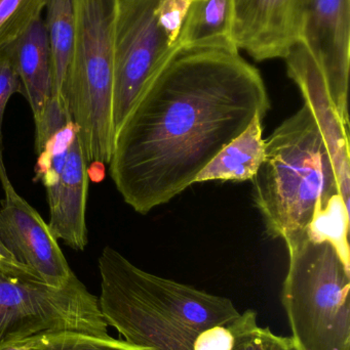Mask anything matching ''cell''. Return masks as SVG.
Listing matches in <instances>:
<instances>
[{"mask_svg": "<svg viewBox=\"0 0 350 350\" xmlns=\"http://www.w3.org/2000/svg\"><path fill=\"white\" fill-rule=\"evenodd\" d=\"M33 338H34V337H33ZM31 339L32 338L14 343V345H8V347H4V349L1 350H29Z\"/></svg>", "mask_w": 350, "mask_h": 350, "instance_id": "25", "label": "cell"}, {"mask_svg": "<svg viewBox=\"0 0 350 350\" xmlns=\"http://www.w3.org/2000/svg\"><path fill=\"white\" fill-rule=\"evenodd\" d=\"M252 180L267 234L285 243L305 237L316 206L338 193L328 148L305 105L265 139Z\"/></svg>", "mask_w": 350, "mask_h": 350, "instance_id": "3", "label": "cell"}, {"mask_svg": "<svg viewBox=\"0 0 350 350\" xmlns=\"http://www.w3.org/2000/svg\"><path fill=\"white\" fill-rule=\"evenodd\" d=\"M29 350H147L125 340L73 331L47 333L31 339Z\"/></svg>", "mask_w": 350, "mask_h": 350, "instance_id": "18", "label": "cell"}, {"mask_svg": "<svg viewBox=\"0 0 350 350\" xmlns=\"http://www.w3.org/2000/svg\"><path fill=\"white\" fill-rule=\"evenodd\" d=\"M282 290L295 350H350V267L333 245L308 234L286 243Z\"/></svg>", "mask_w": 350, "mask_h": 350, "instance_id": "5", "label": "cell"}, {"mask_svg": "<svg viewBox=\"0 0 350 350\" xmlns=\"http://www.w3.org/2000/svg\"><path fill=\"white\" fill-rule=\"evenodd\" d=\"M12 62L24 96L37 120L51 98V55L42 16L2 49Z\"/></svg>", "mask_w": 350, "mask_h": 350, "instance_id": "13", "label": "cell"}, {"mask_svg": "<svg viewBox=\"0 0 350 350\" xmlns=\"http://www.w3.org/2000/svg\"><path fill=\"white\" fill-rule=\"evenodd\" d=\"M118 0H72L75 39L64 103L90 164H109L112 121L114 29Z\"/></svg>", "mask_w": 350, "mask_h": 350, "instance_id": "4", "label": "cell"}, {"mask_svg": "<svg viewBox=\"0 0 350 350\" xmlns=\"http://www.w3.org/2000/svg\"><path fill=\"white\" fill-rule=\"evenodd\" d=\"M60 331L109 336L98 298L76 275L55 288L23 265L0 262V350Z\"/></svg>", "mask_w": 350, "mask_h": 350, "instance_id": "6", "label": "cell"}, {"mask_svg": "<svg viewBox=\"0 0 350 350\" xmlns=\"http://www.w3.org/2000/svg\"><path fill=\"white\" fill-rule=\"evenodd\" d=\"M101 314L127 342L147 350H192L197 335L240 312L229 298L158 277L106 246L98 259Z\"/></svg>", "mask_w": 350, "mask_h": 350, "instance_id": "2", "label": "cell"}, {"mask_svg": "<svg viewBox=\"0 0 350 350\" xmlns=\"http://www.w3.org/2000/svg\"><path fill=\"white\" fill-rule=\"evenodd\" d=\"M232 350H295L290 337L275 334L268 327H259L257 312L248 310L238 319Z\"/></svg>", "mask_w": 350, "mask_h": 350, "instance_id": "20", "label": "cell"}, {"mask_svg": "<svg viewBox=\"0 0 350 350\" xmlns=\"http://www.w3.org/2000/svg\"><path fill=\"white\" fill-rule=\"evenodd\" d=\"M158 1H117L112 102L114 137L142 92L181 51L158 26Z\"/></svg>", "mask_w": 350, "mask_h": 350, "instance_id": "8", "label": "cell"}, {"mask_svg": "<svg viewBox=\"0 0 350 350\" xmlns=\"http://www.w3.org/2000/svg\"><path fill=\"white\" fill-rule=\"evenodd\" d=\"M35 123L34 181L47 191L49 228L75 251L88 245V164L79 131L65 103L51 98Z\"/></svg>", "mask_w": 350, "mask_h": 350, "instance_id": "7", "label": "cell"}, {"mask_svg": "<svg viewBox=\"0 0 350 350\" xmlns=\"http://www.w3.org/2000/svg\"><path fill=\"white\" fill-rule=\"evenodd\" d=\"M0 262H10L14 263V265H20L14 260V257L10 255V253L6 250L5 247L2 244L0 241Z\"/></svg>", "mask_w": 350, "mask_h": 350, "instance_id": "24", "label": "cell"}, {"mask_svg": "<svg viewBox=\"0 0 350 350\" xmlns=\"http://www.w3.org/2000/svg\"><path fill=\"white\" fill-rule=\"evenodd\" d=\"M265 117H254L248 129L230 142L197 175L195 183L210 180L245 181L258 172L265 156L262 122Z\"/></svg>", "mask_w": 350, "mask_h": 350, "instance_id": "15", "label": "cell"}, {"mask_svg": "<svg viewBox=\"0 0 350 350\" xmlns=\"http://www.w3.org/2000/svg\"><path fill=\"white\" fill-rule=\"evenodd\" d=\"M238 317L228 324L216 325L201 331L193 342L192 350H232Z\"/></svg>", "mask_w": 350, "mask_h": 350, "instance_id": "23", "label": "cell"}, {"mask_svg": "<svg viewBox=\"0 0 350 350\" xmlns=\"http://www.w3.org/2000/svg\"><path fill=\"white\" fill-rule=\"evenodd\" d=\"M308 0H234L232 38L255 61L285 59L300 41Z\"/></svg>", "mask_w": 350, "mask_h": 350, "instance_id": "12", "label": "cell"}, {"mask_svg": "<svg viewBox=\"0 0 350 350\" xmlns=\"http://www.w3.org/2000/svg\"><path fill=\"white\" fill-rule=\"evenodd\" d=\"M300 41L320 66L337 111L349 127L350 0H308Z\"/></svg>", "mask_w": 350, "mask_h": 350, "instance_id": "10", "label": "cell"}, {"mask_svg": "<svg viewBox=\"0 0 350 350\" xmlns=\"http://www.w3.org/2000/svg\"><path fill=\"white\" fill-rule=\"evenodd\" d=\"M21 94V83L8 55L0 51V183L2 189L12 187L3 160V117L6 106L14 94Z\"/></svg>", "mask_w": 350, "mask_h": 350, "instance_id": "21", "label": "cell"}, {"mask_svg": "<svg viewBox=\"0 0 350 350\" xmlns=\"http://www.w3.org/2000/svg\"><path fill=\"white\" fill-rule=\"evenodd\" d=\"M234 0H189L179 34L181 49L238 51L232 38Z\"/></svg>", "mask_w": 350, "mask_h": 350, "instance_id": "14", "label": "cell"}, {"mask_svg": "<svg viewBox=\"0 0 350 350\" xmlns=\"http://www.w3.org/2000/svg\"><path fill=\"white\" fill-rule=\"evenodd\" d=\"M269 109L260 72L238 51L181 49L117 131L111 178L127 205L147 214L193 185L217 154Z\"/></svg>", "mask_w": 350, "mask_h": 350, "instance_id": "1", "label": "cell"}, {"mask_svg": "<svg viewBox=\"0 0 350 350\" xmlns=\"http://www.w3.org/2000/svg\"><path fill=\"white\" fill-rule=\"evenodd\" d=\"M349 207L345 205L342 197L337 193L326 203H321L316 206L308 228V238L316 242L330 243L336 249L343 262L349 267Z\"/></svg>", "mask_w": 350, "mask_h": 350, "instance_id": "17", "label": "cell"}, {"mask_svg": "<svg viewBox=\"0 0 350 350\" xmlns=\"http://www.w3.org/2000/svg\"><path fill=\"white\" fill-rule=\"evenodd\" d=\"M45 10L43 22L51 55L53 80L51 98L64 100L75 39L72 0H47Z\"/></svg>", "mask_w": 350, "mask_h": 350, "instance_id": "16", "label": "cell"}, {"mask_svg": "<svg viewBox=\"0 0 350 350\" xmlns=\"http://www.w3.org/2000/svg\"><path fill=\"white\" fill-rule=\"evenodd\" d=\"M47 0H0V51L42 16Z\"/></svg>", "mask_w": 350, "mask_h": 350, "instance_id": "19", "label": "cell"}, {"mask_svg": "<svg viewBox=\"0 0 350 350\" xmlns=\"http://www.w3.org/2000/svg\"><path fill=\"white\" fill-rule=\"evenodd\" d=\"M285 61L288 75L299 88L304 105L312 113L328 148L339 195L350 208L349 127L337 111L320 66L302 41L293 45Z\"/></svg>", "mask_w": 350, "mask_h": 350, "instance_id": "11", "label": "cell"}, {"mask_svg": "<svg viewBox=\"0 0 350 350\" xmlns=\"http://www.w3.org/2000/svg\"><path fill=\"white\" fill-rule=\"evenodd\" d=\"M0 206V241L14 260L51 287L65 286L75 273L49 224L16 193L3 189Z\"/></svg>", "mask_w": 350, "mask_h": 350, "instance_id": "9", "label": "cell"}, {"mask_svg": "<svg viewBox=\"0 0 350 350\" xmlns=\"http://www.w3.org/2000/svg\"><path fill=\"white\" fill-rule=\"evenodd\" d=\"M188 6L189 0H160L156 5L155 16L158 26L173 44H178L177 40Z\"/></svg>", "mask_w": 350, "mask_h": 350, "instance_id": "22", "label": "cell"}]
</instances>
